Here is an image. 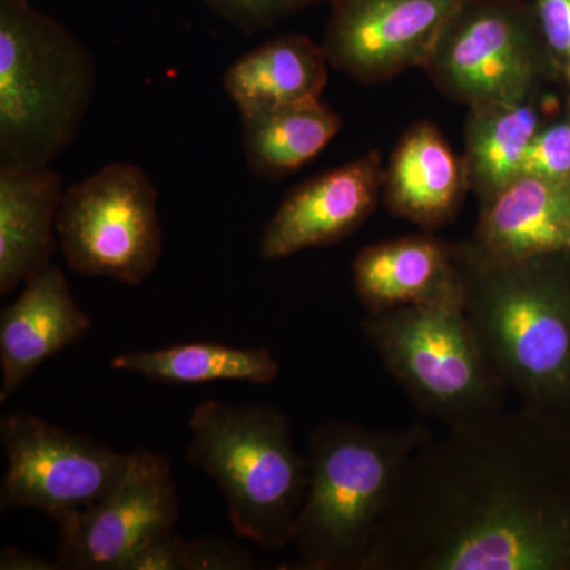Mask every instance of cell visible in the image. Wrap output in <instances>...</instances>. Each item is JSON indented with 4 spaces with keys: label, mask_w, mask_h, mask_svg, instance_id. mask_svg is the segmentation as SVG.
Returning a JSON list of instances; mask_svg holds the SVG:
<instances>
[{
    "label": "cell",
    "mask_w": 570,
    "mask_h": 570,
    "mask_svg": "<svg viewBox=\"0 0 570 570\" xmlns=\"http://www.w3.org/2000/svg\"><path fill=\"white\" fill-rule=\"evenodd\" d=\"M362 570H570V436L519 409L409 459Z\"/></svg>",
    "instance_id": "obj_1"
},
{
    "label": "cell",
    "mask_w": 570,
    "mask_h": 570,
    "mask_svg": "<svg viewBox=\"0 0 570 570\" xmlns=\"http://www.w3.org/2000/svg\"><path fill=\"white\" fill-rule=\"evenodd\" d=\"M464 309L520 409L570 436V253L480 264L464 249Z\"/></svg>",
    "instance_id": "obj_2"
},
{
    "label": "cell",
    "mask_w": 570,
    "mask_h": 570,
    "mask_svg": "<svg viewBox=\"0 0 570 570\" xmlns=\"http://www.w3.org/2000/svg\"><path fill=\"white\" fill-rule=\"evenodd\" d=\"M431 436L422 422L395 430L348 422L317 426L309 436V482L292 542L299 568L362 570L409 459Z\"/></svg>",
    "instance_id": "obj_3"
},
{
    "label": "cell",
    "mask_w": 570,
    "mask_h": 570,
    "mask_svg": "<svg viewBox=\"0 0 570 570\" xmlns=\"http://www.w3.org/2000/svg\"><path fill=\"white\" fill-rule=\"evenodd\" d=\"M91 51L31 0H0V165L47 167L91 107Z\"/></svg>",
    "instance_id": "obj_4"
},
{
    "label": "cell",
    "mask_w": 570,
    "mask_h": 570,
    "mask_svg": "<svg viewBox=\"0 0 570 570\" xmlns=\"http://www.w3.org/2000/svg\"><path fill=\"white\" fill-rule=\"evenodd\" d=\"M189 430L187 460L223 493L236 534L265 550L294 542L309 463L295 449L287 415L208 400L194 409Z\"/></svg>",
    "instance_id": "obj_5"
},
{
    "label": "cell",
    "mask_w": 570,
    "mask_h": 570,
    "mask_svg": "<svg viewBox=\"0 0 570 570\" xmlns=\"http://www.w3.org/2000/svg\"><path fill=\"white\" fill-rule=\"evenodd\" d=\"M362 330L425 417L456 430L504 411L508 390L483 355L464 298L366 313Z\"/></svg>",
    "instance_id": "obj_6"
},
{
    "label": "cell",
    "mask_w": 570,
    "mask_h": 570,
    "mask_svg": "<svg viewBox=\"0 0 570 570\" xmlns=\"http://www.w3.org/2000/svg\"><path fill=\"white\" fill-rule=\"evenodd\" d=\"M156 187L140 167L112 163L63 190L59 249L77 275L140 285L164 250Z\"/></svg>",
    "instance_id": "obj_7"
},
{
    "label": "cell",
    "mask_w": 570,
    "mask_h": 570,
    "mask_svg": "<svg viewBox=\"0 0 570 570\" xmlns=\"http://www.w3.org/2000/svg\"><path fill=\"white\" fill-rule=\"evenodd\" d=\"M543 48L534 14L519 0H466L423 67L452 99L471 107L534 92Z\"/></svg>",
    "instance_id": "obj_8"
},
{
    "label": "cell",
    "mask_w": 570,
    "mask_h": 570,
    "mask_svg": "<svg viewBox=\"0 0 570 570\" xmlns=\"http://www.w3.org/2000/svg\"><path fill=\"white\" fill-rule=\"evenodd\" d=\"M0 442L7 459L0 510L36 509L58 524L107 497L134 461V452H116L22 411L0 420Z\"/></svg>",
    "instance_id": "obj_9"
},
{
    "label": "cell",
    "mask_w": 570,
    "mask_h": 570,
    "mask_svg": "<svg viewBox=\"0 0 570 570\" xmlns=\"http://www.w3.org/2000/svg\"><path fill=\"white\" fill-rule=\"evenodd\" d=\"M178 491L170 461L135 450L121 482L59 524V570H122L148 540L175 530Z\"/></svg>",
    "instance_id": "obj_10"
},
{
    "label": "cell",
    "mask_w": 570,
    "mask_h": 570,
    "mask_svg": "<svg viewBox=\"0 0 570 570\" xmlns=\"http://www.w3.org/2000/svg\"><path fill=\"white\" fill-rule=\"evenodd\" d=\"M466 0H333L324 50L330 66L362 82L425 67Z\"/></svg>",
    "instance_id": "obj_11"
},
{
    "label": "cell",
    "mask_w": 570,
    "mask_h": 570,
    "mask_svg": "<svg viewBox=\"0 0 570 570\" xmlns=\"http://www.w3.org/2000/svg\"><path fill=\"white\" fill-rule=\"evenodd\" d=\"M381 154L371 151L299 184L277 206L258 239L264 261H279L354 234L384 190Z\"/></svg>",
    "instance_id": "obj_12"
},
{
    "label": "cell",
    "mask_w": 570,
    "mask_h": 570,
    "mask_svg": "<svg viewBox=\"0 0 570 570\" xmlns=\"http://www.w3.org/2000/svg\"><path fill=\"white\" fill-rule=\"evenodd\" d=\"M91 328L92 318L78 305L58 265L32 276L0 313V403L51 356L80 343Z\"/></svg>",
    "instance_id": "obj_13"
},
{
    "label": "cell",
    "mask_w": 570,
    "mask_h": 570,
    "mask_svg": "<svg viewBox=\"0 0 570 570\" xmlns=\"http://www.w3.org/2000/svg\"><path fill=\"white\" fill-rule=\"evenodd\" d=\"M480 264H512L570 253V184L521 175L483 202L474 242Z\"/></svg>",
    "instance_id": "obj_14"
},
{
    "label": "cell",
    "mask_w": 570,
    "mask_h": 570,
    "mask_svg": "<svg viewBox=\"0 0 570 570\" xmlns=\"http://www.w3.org/2000/svg\"><path fill=\"white\" fill-rule=\"evenodd\" d=\"M354 287L366 313L464 298L463 247L431 236H407L360 250Z\"/></svg>",
    "instance_id": "obj_15"
},
{
    "label": "cell",
    "mask_w": 570,
    "mask_h": 570,
    "mask_svg": "<svg viewBox=\"0 0 570 570\" xmlns=\"http://www.w3.org/2000/svg\"><path fill=\"white\" fill-rule=\"evenodd\" d=\"M62 197L61 175L50 165H0V295L52 264Z\"/></svg>",
    "instance_id": "obj_16"
},
{
    "label": "cell",
    "mask_w": 570,
    "mask_h": 570,
    "mask_svg": "<svg viewBox=\"0 0 570 570\" xmlns=\"http://www.w3.org/2000/svg\"><path fill=\"white\" fill-rule=\"evenodd\" d=\"M466 189L463 163L430 122L404 135L384 174L390 212L425 228L449 223Z\"/></svg>",
    "instance_id": "obj_17"
},
{
    "label": "cell",
    "mask_w": 570,
    "mask_h": 570,
    "mask_svg": "<svg viewBox=\"0 0 570 570\" xmlns=\"http://www.w3.org/2000/svg\"><path fill=\"white\" fill-rule=\"evenodd\" d=\"M330 61L322 45L287 33L236 59L223 77L224 91L239 115L321 99Z\"/></svg>",
    "instance_id": "obj_18"
},
{
    "label": "cell",
    "mask_w": 570,
    "mask_h": 570,
    "mask_svg": "<svg viewBox=\"0 0 570 570\" xmlns=\"http://www.w3.org/2000/svg\"><path fill=\"white\" fill-rule=\"evenodd\" d=\"M239 116L247 167L275 183L316 159L343 127L341 116L322 99Z\"/></svg>",
    "instance_id": "obj_19"
},
{
    "label": "cell",
    "mask_w": 570,
    "mask_h": 570,
    "mask_svg": "<svg viewBox=\"0 0 570 570\" xmlns=\"http://www.w3.org/2000/svg\"><path fill=\"white\" fill-rule=\"evenodd\" d=\"M469 110L464 175L468 189L474 190L483 204L521 176L528 148L542 127V116L532 96Z\"/></svg>",
    "instance_id": "obj_20"
},
{
    "label": "cell",
    "mask_w": 570,
    "mask_h": 570,
    "mask_svg": "<svg viewBox=\"0 0 570 570\" xmlns=\"http://www.w3.org/2000/svg\"><path fill=\"white\" fill-rule=\"evenodd\" d=\"M112 370L140 374L174 385H200L217 381L272 384L279 363L268 348L232 347L217 343H186L154 351L112 356Z\"/></svg>",
    "instance_id": "obj_21"
},
{
    "label": "cell",
    "mask_w": 570,
    "mask_h": 570,
    "mask_svg": "<svg viewBox=\"0 0 570 570\" xmlns=\"http://www.w3.org/2000/svg\"><path fill=\"white\" fill-rule=\"evenodd\" d=\"M322 2L333 0H205L214 13L247 36Z\"/></svg>",
    "instance_id": "obj_22"
},
{
    "label": "cell",
    "mask_w": 570,
    "mask_h": 570,
    "mask_svg": "<svg viewBox=\"0 0 570 570\" xmlns=\"http://www.w3.org/2000/svg\"><path fill=\"white\" fill-rule=\"evenodd\" d=\"M521 175L570 184V116L542 124L528 148Z\"/></svg>",
    "instance_id": "obj_23"
},
{
    "label": "cell",
    "mask_w": 570,
    "mask_h": 570,
    "mask_svg": "<svg viewBox=\"0 0 570 570\" xmlns=\"http://www.w3.org/2000/svg\"><path fill=\"white\" fill-rule=\"evenodd\" d=\"M253 553L245 547L219 538L181 539L179 570H253Z\"/></svg>",
    "instance_id": "obj_24"
},
{
    "label": "cell",
    "mask_w": 570,
    "mask_h": 570,
    "mask_svg": "<svg viewBox=\"0 0 570 570\" xmlns=\"http://www.w3.org/2000/svg\"><path fill=\"white\" fill-rule=\"evenodd\" d=\"M532 14L547 58L570 86V0H534Z\"/></svg>",
    "instance_id": "obj_25"
},
{
    "label": "cell",
    "mask_w": 570,
    "mask_h": 570,
    "mask_svg": "<svg viewBox=\"0 0 570 570\" xmlns=\"http://www.w3.org/2000/svg\"><path fill=\"white\" fill-rule=\"evenodd\" d=\"M181 539L174 530L160 532L135 551L122 570H179Z\"/></svg>",
    "instance_id": "obj_26"
},
{
    "label": "cell",
    "mask_w": 570,
    "mask_h": 570,
    "mask_svg": "<svg viewBox=\"0 0 570 570\" xmlns=\"http://www.w3.org/2000/svg\"><path fill=\"white\" fill-rule=\"evenodd\" d=\"M0 569L2 570H56L58 564L43 560L29 551L7 547L0 553Z\"/></svg>",
    "instance_id": "obj_27"
}]
</instances>
